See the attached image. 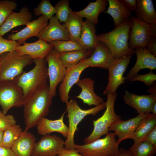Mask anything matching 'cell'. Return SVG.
I'll return each instance as SVG.
<instances>
[{"label": "cell", "mask_w": 156, "mask_h": 156, "mask_svg": "<svg viewBox=\"0 0 156 156\" xmlns=\"http://www.w3.org/2000/svg\"><path fill=\"white\" fill-rule=\"evenodd\" d=\"M49 87L48 84L46 85L25 100L23 106L25 131H28L35 127L42 117L49 114L53 98Z\"/></svg>", "instance_id": "1"}, {"label": "cell", "mask_w": 156, "mask_h": 156, "mask_svg": "<svg viewBox=\"0 0 156 156\" xmlns=\"http://www.w3.org/2000/svg\"><path fill=\"white\" fill-rule=\"evenodd\" d=\"M131 22V17L113 30L97 35L99 42L108 47L115 60L135 53L134 50L129 48L128 45Z\"/></svg>", "instance_id": "2"}, {"label": "cell", "mask_w": 156, "mask_h": 156, "mask_svg": "<svg viewBox=\"0 0 156 156\" xmlns=\"http://www.w3.org/2000/svg\"><path fill=\"white\" fill-rule=\"evenodd\" d=\"M34 67L27 72H24L13 81L22 89L25 100L47 84V61L45 58L33 60Z\"/></svg>", "instance_id": "3"}, {"label": "cell", "mask_w": 156, "mask_h": 156, "mask_svg": "<svg viewBox=\"0 0 156 156\" xmlns=\"http://www.w3.org/2000/svg\"><path fill=\"white\" fill-rule=\"evenodd\" d=\"M105 103L87 109H82L75 99H72L66 104L69 123L68 135L64 142L65 147L66 149L75 148L74 135L79 122L86 116L90 115L95 116L100 111L105 109Z\"/></svg>", "instance_id": "4"}, {"label": "cell", "mask_w": 156, "mask_h": 156, "mask_svg": "<svg viewBox=\"0 0 156 156\" xmlns=\"http://www.w3.org/2000/svg\"><path fill=\"white\" fill-rule=\"evenodd\" d=\"M33 60L29 55H21L16 51L1 55L0 83L14 80L23 72L24 68L31 64Z\"/></svg>", "instance_id": "5"}, {"label": "cell", "mask_w": 156, "mask_h": 156, "mask_svg": "<svg viewBox=\"0 0 156 156\" xmlns=\"http://www.w3.org/2000/svg\"><path fill=\"white\" fill-rule=\"evenodd\" d=\"M107 95V100L105 103L106 109L101 117L93 120L94 128L90 135L84 139L85 144L90 143L100 138L102 136L107 135L111 125L121 119V117L116 114L114 111L117 93L109 94Z\"/></svg>", "instance_id": "6"}, {"label": "cell", "mask_w": 156, "mask_h": 156, "mask_svg": "<svg viewBox=\"0 0 156 156\" xmlns=\"http://www.w3.org/2000/svg\"><path fill=\"white\" fill-rule=\"evenodd\" d=\"M104 138L83 145L75 144L74 148L84 156H114L119 145L114 132L108 133Z\"/></svg>", "instance_id": "7"}, {"label": "cell", "mask_w": 156, "mask_h": 156, "mask_svg": "<svg viewBox=\"0 0 156 156\" xmlns=\"http://www.w3.org/2000/svg\"><path fill=\"white\" fill-rule=\"evenodd\" d=\"M25 101L22 89L13 80L0 83V105L4 114L13 107L23 106Z\"/></svg>", "instance_id": "8"}, {"label": "cell", "mask_w": 156, "mask_h": 156, "mask_svg": "<svg viewBox=\"0 0 156 156\" xmlns=\"http://www.w3.org/2000/svg\"><path fill=\"white\" fill-rule=\"evenodd\" d=\"M86 58L81 60L77 64L66 68V73L59 87V93L61 101L67 103L69 98V93L73 86L79 79L82 72L89 67Z\"/></svg>", "instance_id": "9"}, {"label": "cell", "mask_w": 156, "mask_h": 156, "mask_svg": "<svg viewBox=\"0 0 156 156\" xmlns=\"http://www.w3.org/2000/svg\"><path fill=\"white\" fill-rule=\"evenodd\" d=\"M45 59L48 64L49 90L50 94L53 97L56 95L57 86L64 79L66 68L60 60L58 53L53 49L47 56Z\"/></svg>", "instance_id": "10"}, {"label": "cell", "mask_w": 156, "mask_h": 156, "mask_svg": "<svg viewBox=\"0 0 156 156\" xmlns=\"http://www.w3.org/2000/svg\"><path fill=\"white\" fill-rule=\"evenodd\" d=\"M131 56L123 57L116 60L108 68L109 71L108 82L103 93L104 95L116 92L118 87L125 82L124 73L130 62Z\"/></svg>", "instance_id": "11"}, {"label": "cell", "mask_w": 156, "mask_h": 156, "mask_svg": "<svg viewBox=\"0 0 156 156\" xmlns=\"http://www.w3.org/2000/svg\"><path fill=\"white\" fill-rule=\"evenodd\" d=\"M129 34V47L134 50L138 47H146L152 36L151 25L131 17Z\"/></svg>", "instance_id": "12"}, {"label": "cell", "mask_w": 156, "mask_h": 156, "mask_svg": "<svg viewBox=\"0 0 156 156\" xmlns=\"http://www.w3.org/2000/svg\"><path fill=\"white\" fill-rule=\"evenodd\" d=\"M64 142L56 135H43L35 143L31 156H57L64 148Z\"/></svg>", "instance_id": "13"}, {"label": "cell", "mask_w": 156, "mask_h": 156, "mask_svg": "<svg viewBox=\"0 0 156 156\" xmlns=\"http://www.w3.org/2000/svg\"><path fill=\"white\" fill-rule=\"evenodd\" d=\"M36 36L48 42L70 40L69 34L65 26L63 24H61L55 16H53L49 19V24Z\"/></svg>", "instance_id": "14"}, {"label": "cell", "mask_w": 156, "mask_h": 156, "mask_svg": "<svg viewBox=\"0 0 156 156\" xmlns=\"http://www.w3.org/2000/svg\"><path fill=\"white\" fill-rule=\"evenodd\" d=\"M150 113L140 114L135 117L127 120L118 121L111 125L109 131H114L118 138L117 142L119 144L122 141L128 139L135 131L142 120Z\"/></svg>", "instance_id": "15"}, {"label": "cell", "mask_w": 156, "mask_h": 156, "mask_svg": "<svg viewBox=\"0 0 156 156\" xmlns=\"http://www.w3.org/2000/svg\"><path fill=\"white\" fill-rule=\"evenodd\" d=\"M123 98L125 103L134 109L139 114L151 113L156 102V95H138L127 90L125 91Z\"/></svg>", "instance_id": "16"}, {"label": "cell", "mask_w": 156, "mask_h": 156, "mask_svg": "<svg viewBox=\"0 0 156 156\" xmlns=\"http://www.w3.org/2000/svg\"><path fill=\"white\" fill-rule=\"evenodd\" d=\"M48 21V19L45 16L41 15L38 19L28 23L26 27L19 31L9 35L8 39L17 41L21 45L27 39L36 36L47 26Z\"/></svg>", "instance_id": "17"}, {"label": "cell", "mask_w": 156, "mask_h": 156, "mask_svg": "<svg viewBox=\"0 0 156 156\" xmlns=\"http://www.w3.org/2000/svg\"><path fill=\"white\" fill-rule=\"evenodd\" d=\"M134 51L137 56L136 62L125 77L127 81H130L142 69L147 68L152 70L156 68V57L147 51L146 47H136Z\"/></svg>", "instance_id": "18"}, {"label": "cell", "mask_w": 156, "mask_h": 156, "mask_svg": "<svg viewBox=\"0 0 156 156\" xmlns=\"http://www.w3.org/2000/svg\"><path fill=\"white\" fill-rule=\"evenodd\" d=\"M53 49V46L40 39L32 43L25 42L17 47L16 51L21 55L29 56L33 60L45 58Z\"/></svg>", "instance_id": "19"}, {"label": "cell", "mask_w": 156, "mask_h": 156, "mask_svg": "<svg viewBox=\"0 0 156 156\" xmlns=\"http://www.w3.org/2000/svg\"><path fill=\"white\" fill-rule=\"evenodd\" d=\"M115 60L108 47L100 42L90 57L86 59L89 67H98L103 69H108Z\"/></svg>", "instance_id": "20"}, {"label": "cell", "mask_w": 156, "mask_h": 156, "mask_svg": "<svg viewBox=\"0 0 156 156\" xmlns=\"http://www.w3.org/2000/svg\"><path fill=\"white\" fill-rule=\"evenodd\" d=\"M95 81L89 77L79 79L76 84L81 89L79 94L75 97L81 100L84 103L89 106L99 105L104 102V99L97 95L94 91Z\"/></svg>", "instance_id": "21"}, {"label": "cell", "mask_w": 156, "mask_h": 156, "mask_svg": "<svg viewBox=\"0 0 156 156\" xmlns=\"http://www.w3.org/2000/svg\"><path fill=\"white\" fill-rule=\"evenodd\" d=\"M32 18V14L27 7L22 8L18 12L12 11L0 27V36H2L15 27L26 25Z\"/></svg>", "instance_id": "22"}, {"label": "cell", "mask_w": 156, "mask_h": 156, "mask_svg": "<svg viewBox=\"0 0 156 156\" xmlns=\"http://www.w3.org/2000/svg\"><path fill=\"white\" fill-rule=\"evenodd\" d=\"M66 112L65 111L61 117L56 120H52L45 117H42L37 125L38 133L43 135L57 132L61 133L64 137L67 138L68 133V128L64 121Z\"/></svg>", "instance_id": "23"}, {"label": "cell", "mask_w": 156, "mask_h": 156, "mask_svg": "<svg viewBox=\"0 0 156 156\" xmlns=\"http://www.w3.org/2000/svg\"><path fill=\"white\" fill-rule=\"evenodd\" d=\"M36 140L32 133L24 131L11 148L16 156H31Z\"/></svg>", "instance_id": "24"}, {"label": "cell", "mask_w": 156, "mask_h": 156, "mask_svg": "<svg viewBox=\"0 0 156 156\" xmlns=\"http://www.w3.org/2000/svg\"><path fill=\"white\" fill-rule=\"evenodd\" d=\"M95 25L88 19L83 21L80 36L78 40L84 49L92 52L99 44Z\"/></svg>", "instance_id": "25"}, {"label": "cell", "mask_w": 156, "mask_h": 156, "mask_svg": "<svg viewBox=\"0 0 156 156\" xmlns=\"http://www.w3.org/2000/svg\"><path fill=\"white\" fill-rule=\"evenodd\" d=\"M108 2L107 0H96L90 3L83 10L73 13L84 17L96 25L98 23V17L100 13L105 12Z\"/></svg>", "instance_id": "26"}, {"label": "cell", "mask_w": 156, "mask_h": 156, "mask_svg": "<svg viewBox=\"0 0 156 156\" xmlns=\"http://www.w3.org/2000/svg\"><path fill=\"white\" fill-rule=\"evenodd\" d=\"M136 18L150 25L156 24V12L152 0H137Z\"/></svg>", "instance_id": "27"}, {"label": "cell", "mask_w": 156, "mask_h": 156, "mask_svg": "<svg viewBox=\"0 0 156 156\" xmlns=\"http://www.w3.org/2000/svg\"><path fill=\"white\" fill-rule=\"evenodd\" d=\"M109 7L105 13L112 18L115 28L130 17L131 12L127 9L119 0H108Z\"/></svg>", "instance_id": "28"}, {"label": "cell", "mask_w": 156, "mask_h": 156, "mask_svg": "<svg viewBox=\"0 0 156 156\" xmlns=\"http://www.w3.org/2000/svg\"><path fill=\"white\" fill-rule=\"evenodd\" d=\"M156 126V115L150 113L144 118L134 132L128 138L133 140V145L144 141L147 134Z\"/></svg>", "instance_id": "29"}, {"label": "cell", "mask_w": 156, "mask_h": 156, "mask_svg": "<svg viewBox=\"0 0 156 156\" xmlns=\"http://www.w3.org/2000/svg\"><path fill=\"white\" fill-rule=\"evenodd\" d=\"M83 17L73 13L69 14L65 23L63 24L69 34L70 40H78L81 32Z\"/></svg>", "instance_id": "30"}, {"label": "cell", "mask_w": 156, "mask_h": 156, "mask_svg": "<svg viewBox=\"0 0 156 156\" xmlns=\"http://www.w3.org/2000/svg\"><path fill=\"white\" fill-rule=\"evenodd\" d=\"M92 51L83 49L63 52L58 53L59 58L64 66L66 67L75 65L86 57L90 56Z\"/></svg>", "instance_id": "31"}, {"label": "cell", "mask_w": 156, "mask_h": 156, "mask_svg": "<svg viewBox=\"0 0 156 156\" xmlns=\"http://www.w3.org/2000/svg\"><path fill=\"white\" fill-rule=\"evenodd\" d=\"M131 156H154L156 153V146L144 141L129 148Z\"/></svg>", "instance_id": "32"}, {"label": "cell", "mask_w": 156, "mask_h": 156, "mask_svg": "<svg viewBox=\"0 0 156 156\" xmlns=\"http://www.w3.org/2000/svg\"><path fill=\"white\" fill-rule=\"evenodd\" d=\"M53 46L54 49L58 53L84 49L83 46L78 40H59L49 42Z\"/></svg>", "instance_id": "33"}, {"label": "cell", "mask_w": 156, "mask_h": 156, "mask_svg": "<svg viewBox=\"0 0 156 156\" xmlns=\"http://www.w3.org/2000/svg\"><path fill=\"white\" fill-rule=\"evenodd\" d=\"M22 131L21 126L16 124L8 128L3 131L2 146L11 148Z\"/></svg>", "instance_id": "34"}, {"label": "cell", "mask_w": 156, "mask_h": 156, "mask_svg": "<svg viewBox=\"0 0 156 156\" xmlns=\"http://www.w3.org/2000/svg\"><path fill=\"white\" fill-rule=\"evenodd\" d=\"M33 10L36 16L43 15L48 20L52 18L56 13L55 7L49 0H41L38 6Z\"/></svg>", "instance_id": "35"}, {"label": "cell", "mask_w": 156, "mask_h": 156, "mask_svg": "<svg viewBox=\"0 0 156 156\" xmlns=\"http://www.w3.org/2000/svg\"><path fill=\"white\" fill-rule=\"evenodd\" d=\"M69 1L68 0L59 1L55 5V16L60 22L65 23L69 14L72 11L69 6Z\"/></svg>", "instance_id": "36"}, {"label": "cell", "mask_w": 156, "mask_h": 156, "mask_svg": "<svg viewBox=\"0 0 156 156\" xmlns=\"http://www.w3.org/2000/svg\"><path fill=\"white\" fill-rule=\"evenodd\" d=\"M17 6V4L15 1L0 0V27Z\"/></svg>", "instance_id": "37"}, {"label": "cell", "mask_w": 156, "mask_h": 156, "mask_svg": "<svg viewBox=\"0 0 156 156\" xmlns=\"http://www.w3.org/2000/svg\"><path fill=\"white\" fill-rule=\"evenodd\" d=\"M20 45L17 41L4 39L0 36V55L15 51L17 47Z\"/></svg>", "instance_id": "38"}, {"label": "cell", "mask_w": 156, "mask_h": 156, "mask_svg": "<svg viewBox=\"0 0 156 156\" xmlns=\"http://www.w3.org/2000/svg\"><path fill=\"white\" fill-rule=\"evenodd\" d=\"M156 80V75L152 70H150L148 73L145 74H136L131 79L130 81L131 82L141 81L150 88Z\"/></svg>", "instance_id": "39"}, {"label": "cell", "mask_w": 156, "mask_h": 156, "mask_svg": "<svg viewBox=\"0 0 156 156\" xmlns=\"http://www.w3.org/2000/svg\"><path fill=\"white\" fill-rule=\"evenodd\" d=\"M16 124V120L13 115H6L0 111V130L4 131L9 127Z\"/></svg>", "instance_id": "40"}, {"label": "cell", "mask_w": 156, "mask_h": 156, "mask_svg": "<svg viewBox=\"0 0 156 156\" xmlns=\"http://www.w3.org/2000/svg\"><path fill=\"white\" fill-rule=\"evenodd\" d=\"M124 7L130 12H136L137 9V0H119Z\"/></svg>", "instance_id": "41"}, {"label": "cell", "mask_w": 156, "mask_h": 156, "mask_svg": "<svg viewBox=\"0 0 156 156\" xmlns=\"http://www.w3.org/2000/svg\"><path fill=\"white\" fill-rule=\"evenodd\" d=\"M144 141L148 142L156 146V126L147 134Z\"/></svg>", "instance_id": "42"}, {"label": "cell", "mask_w": 156, "mask_h": 156, "mask_svg": "<svg viewBox=\"0 0 156 156\" xmlns=\"http://www.w3.org/2000/svg\"><path fill=\"white\" fill-rule=\"evenodd\" d=\"M146 50L150 53L156 56V37L152 36L146 47Z\"/></svg>", "instance_id": "43"}, {"label": "cell", "mask_w": 156, "mask_h": 156, "mask_svg": "<svg viewBox=\"0 0 156 156\" xmlns=\"http://www.w3.org/2000/svg\"><path fill=\"white\" fill-rule=\"evenodd\" d=\"M57 156H84L78 153L75 149L70 150L66 149L65 147L63 148L60 153Z\"/></svg>", "instance_id": "44"}, {"label": "cell", "mask_w": 156, "mask_h": 156, "mask_svg": "<svg viewBox=\"0 0 156 156\" xmlns=\"http://www.w3.org/2000/svg\"><path fill=\"white\" fill-rule=\"evenodd\" d=\"M0 156H16L11 148L0 146Z\"/></svg>", "instance_id": "45"}, {"label": "cell", "mask_w": 156, "mask_h": 156, "mask_svg": "<svg viewBox=\"0 0 156 156\" xmlns=\"http://www.w3.org/2000/svg\"><path fill=\"white\" fill-rule=\"evenodd\" d=\"M114 156H131L128 151L122 148L119 149Z\"/></svg>", "instance_id": "46"}, {"label": "cell", "mask_w": 156, "mask_h": 156, "mask_svg": "<svg viewBox=\"0 0 156 156\" xmlns=\"http://www.w3.org/2000/svg\"><path fill=\"white\" fill-rule=\"evenodd\" d=\"M147 92L150 94L156 95V82H154L151 87L148 90Z\"/></svg>", "instance_id": "47"}, {"label": "cell", "mask_w": 156, "mask_h": 156, "mask_svg": "<svg viewBox=\"0 0 156 156\" xmlns=\"http://www.w3.org/2000/svg\"><path fill=\"white\" fill-rule=\"evenodd\" d=\"M3 131L0 130V146H2Z\"/></svg>", "instance_id": "48"}, {"label": "cell", "mask_w": 156, "mask_h": 156, "mask_svg": "<svg viewBox=\"0 0 156 156\" xmlns=\"http://www.w3.org/2000/svg\"><path fill=\"white\" fill-rule=\"evenodd\" d=\"M151 112L152 114L156 115V102L154 103L153 105Z\"/></svg>", "instance_id": "49"}, {"label": "cell", "mask_w": 156, "mask_h": 156, "mask_svg": "<svg viewBox=\"0 0 156 156\" xmlns=\"http://www.w3.org/2000/svg\"><path fill=\"white\" fill-rule=\"evenodd\" d=\"M1 55H0V72L1 68Z\"/></svg>", "instance_id": "50"}]
</instances>
